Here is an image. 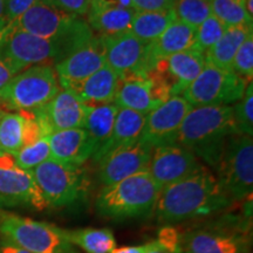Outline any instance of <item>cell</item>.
<instances>
[{
	"label": "cell",
	"mask_w": 253,
	"mask_h": 253,
	"mask_svg": "<svg viewBox=\"0 0 253 253\" xmlns=\"http://www.w3.org/2000/svg\"><path fill=\"white\" fill-rule=\"evenodd\" d=\"M233 202L208 168L161 190L154 214L164 225L212 216Z\"/></svg>",
	"instance_id": "1"
},
{
	"label": "cell",
	"mask_w": 253,
	"mask_h": 253,
	"mask_svg": "<svg viewBox=\"0 0 253 253\" xmlns=\"http://www.w3.org/2000/svg\"><path fill=\"white\" fill-rule=\"evenodd\" d=\"M235 134L232 106L195 107L183 120L176 143L216 168L227 137Z\"/></svg>",
	"instance_id": "2"
},
{
	"label": "cell",
	"mask_w": 253,
	"mask_h": 253,
	"mask_svg": "<svg viewBox=\"0 0 253 253\" xmlns=\"http://www.w3.org/2000/svg\"><path fill=\"white\" fill-rule=\"evenodd\" d=\"M9 26L55 41L62 48L65 58L95 38L84 18L63 13L40 0Z\"/></svg>",
	"instance_id": "3"
},
{
	"label": "cell",
	"mask_w": 253,
	"mask_h": 253,
	"mask_svg": "<svg viewBox=\"0 0 253 253\" xmlns=\"http://www.w3.org/2000/svg\"><path fill=\"white\" fill-rule=\"evenodd\" d=\"M182 253H251V221L227 214L179 231Z\"/></svg>",
	"instance_id": "4"
},
{
	"label": "cell",
	"mask_w": 253,
	"mask_h": 253,
	"mask_svg": "<svg viewBox=\"0 0 253 253\" xmlns=\"http://www.w3.org/2000/svg\"><path fill=\"white\" fill-rule=\"evenodd\" d=\"M161 190L149 172H138L103 186L95 202L96 212L114 220L149 216L154 213Z\"/></svg>",
	"instance_id": "5"
},
{
	"label": "cell",
	"mask_w": 253,
	"mask_h": 253,
	"mask_svg": "<svg viewBox=\"0 0 253 253\" xmlns=\"http://www.w3.org/2000/svg\"><path fill=\"white\" fill-rule=\"evenodd\" d=\"M61 90L54 66H33L18 73L0 89V109L33 112Z\"/></svg>",
	"instance_id": "6"
},
{
	"label": "cell",
	"mask_w": 253,
	"mask_h": 253,
	"mask_svg": "<svg viewBox=\"0 0 253 253\" xmlns=\"http://www.w3.org/2000/svg\"><path fill=\"white\" fill-rule=\"evenodd\" d=\"M0 233L31 253H78L65 229L4 210H0Z\"/></svg>",
	"instance_id": "7"
},
{
	"label": "cell",
	"mask_w": 253,
	"mask_h": 253,
	"mask_svg": "<svg viewBox=\"0 0 253 253\" xmlns=\"http://www.w3.org/2000/svg\"><path fill=\"white\" fill-rule=\"evenodd\" d=\"M216 169L218 183L233 203L251 197L253 190L251 136L238 134L229 136Z\"/></svg>",
	"instance_id": "8"
},
{
	"label": "cell",
	"mask_w": 253,
	"mask_h": 253,
	"mask_svg": "<svg viewBox=\"0 0 253 253\" xmlns=\"http://www.w3.org/2000/svg\"><path fill=\"white\" fill-rule=\"evenodd\" d=\"M0 56L14 75L33 66L56 65L65 59L58 42L12 26L6 27L0 37Z\"/></svg>",
	"instance_id": "9"
},
{
	"label": "cell",
	"mask_w": 253,
	"mask_h": 253,
	"mask_svg": "<svg viewBox=\"0 0 253 253\" xmlns=\"http://www.w3.org/2000/svg\"><path fill=\"white\" fill-rule=\"evenodd\" d=\"M47 207L65 208L74 204L84 191L82 167L47 160L31 170Z\"/></svg>",
	"instance_id": "10"
},
{
	"label": "cell",
	"mask_w": 253,
	"mask_h": 253,
	"mask_svg": "<svg viewBox=\"0 0 253 253\" xmlns=\"http://www.w3.org/2000/svg\"><path fill=\"white\" fill-rule=\"evenodd\" d=\"M249 82L233 72L205 62L197 79L182 95L192 108L204 106H232L242 99Z\"/></svg>",
	"instance_id": "11"
},
{
	"label": "cell",
	"mask_w": 253,
	"mask_h": 253,
	"mask_svg": "<svg viewBox=\"0 0 253 253\" xmlns=\"http://www.w3.org/2000/svg\"><path fill=\"white\" fill-rule=\"evenodd\" d=\"M100 38L103 45L106 63L120 78L149 74L153 72L149 43L138 40L129 32Z\"/></svg>",
	"instance_id": "12"
},
{
	"label": "cell",
	"mask_w": 253,
	"mask_h": 253,
	"mask_svg": "<svg viewBox=\"0 0 253 253\" xmlns=\"http://www.w3.org/2000/svg\"><path fill=\"white\" fill-rule=\"evenodd\" d=\"M170 96L167 84L155 72L121 78L114 103L147 115Z\"/></svg>",
	"instance_id": "13"
},
{
	"label": "cell",
	"mask_w": 253,
	"mask_h": 253,
	"mask_svg": "<svg viewBox=\"0 0 253 253\" xmlns=\"http://www.w3.org/2000/svg\"><path fill=\"white\" fill-rule=\"evenodd\" d=\"M192 109L183 96H171L145 115L140 140L151 147L176 144L186 114Z\"/></svg>",
	"instance_id": "14"
},
{
	"label": "cell",
	"mask_w": 253,
	"mask_h": 253,
	"mask_svg": "<svg viewBox=\"0 0 253 253\" xmlns=\"http://www.w3.org/2000/svg\"><path fill=\"white\" fill-rule=\"evenodd\" d=\"M204 168L191 151L179 144L153 148L148 172L161 189L185 179Z\"/></svg>",
	"instance_id": "15"
},
{
	"label": "cell",
	"mask_w": 253,
	"mask_h": 253,
	"mask_svg": "<svg viewBox=\"0 0 253 253\" xmlns=\"http://www.w3.org/2000/svg\"><path fill=\"white\" fill-rule=\"evenodd\" d=\"M151 153L153 147L138 140L106 155L97 162L101 183L107 186L138 172L148 171Z\"/></svg>",
	"instance_id": "16"
},
{
	"label": "cell",
	"mask_w": 253,
	"mask_h": 253,
	"mask_svg": "<svg viewBox=\"0 0 253 253\" xmlns=\"http://www.w3.org/2000/svg\"><path fill=\"white\" fill-rule=\"evenodd\" d=\"M46 207L31 171L15 166L0 167V210L12 208L42 210Z\"/></svg>",
	"instance_id": "17"
},
{
	"label": "cell",
	"mask_w": 253,
	"mask_h": 253,
	"mask_svg": "<svg viewBox=\"0 0 253 253\" xmlns=\"http://www.w3.org/2000/svg\"><path fill=\"white\" fill-rule=\"evenodd\" d=\"M205 66V55L194 47L168 56L156 63L154 71L167 84L170 96H182Z\"/></svg>",
	"instance_id": "18"
},
{
	"label": "cell",
	"mask_w": 253,
	"mask_h": 253,
	"mask_svg": "<svg viewBox=\"0 0 253 253\" xmlns=\"http://www.w3.org/2000/svg\"><path fill=\"white\" fill-rule=\"evenodd\" d=\"M104 65L106 56L102 41L100 37H95L86 45L54 65V71L60 87L62 89H71Z\"/></svg>",
	"instance_id": "19"
},
{
	"label": "cell",
	"mask_w": 253,
	"mask_h": 253,
	"mask_svg": "<svg viewBox=\"0 0 253 253\" xmlns=\"http://www.w3.org/2000/svg\"><path fill=\"white\" fill-rule=\"evenodd\" d=\"M50 131L84 128L87 106L71 89H62L41 108L33 110Z\"/></svg>",
	"instance_id": "20"
},
{
	"label": "cell",
	"mask_w": 253,
	"mask_h": 253,
	"mask_svg": "<svg viewBox=\"0 0 253 253\" xmlns=\"http://www.w3.org/2000/svg\"><path fill=\"white\" fill-rule=\"evenodd\" d=\"M50 158L58 162L82 167L93 156L94 149L84 128L53 131L48 136Z\"/></svg>",
	"instance_id": "21"
},
{
	"label": "cell",
	"mask_w": 253,
	"mask_h": 253,
	"mask_svg": "<svg viewBox=\"0 0 253 253\" xmlns=\"http://www.w3.org/2000/svg\"><path fill=\"white\" fill-rule=\"evenodd\" d=\"M120 81L121 78L106 63L86 80L71 88V90L86 106H101L114 103Z\"/></svg>",
	"instance_id": "22"
},
{
	"label": "cell",
	"mask_w": 253,
	"mask_h": 253,
	"mask_svg": "<svg viewBox=\"0 0 253 253\" xmlns=\"http://www.w3.org/2000/svg\"><path fill=\"white\" fill-rule=\"evenodd\" d=\"M145 121V115L126 108H119L115 118L112 134L108 141L93 155L94 162H99L101 158L119 148L126 147L140 140Z\"/></svg>",
	"instance_id": "23"
},
{
	"label": "cell",
	"mask_w": 253,
	"mask_h": 253,
	"mask_svg": "<svg viewBox=\"0 0 253 253\" xmlns=\"http://www.w3.org/2000/svg\"><path fill=\"white\" fill-rule=\"evenodd\" d=\"M195 37V27L176 19L158 39L149 43V55L153 68L161 60L194 47Z\"/></svg>",
	"instance_id": "24"
},
{
	"label": "cell",
	"mask_w": 253,
	"mask_h": 253,
	"mask_svg": "<svg viewBox=\"0 0 253 253\" xmlns=\"http://www.w3.org/2000/svg\"><path fill=\"white\" fill-rule=\"evenodd\" d=\"M253 33V26L226 27L225 32L210 49L205 53V62L214 67L231 72V66L236 53L246 38Z\"/></svg>",
	"instance_id": "25"
},
{
	"label": "cell",
	"mask_w": 253,
	"mask_h": 253,
	"mask_svg": "<svg viewBox=\"0 0 253 253\" xmlns=\"http://www.w3.org/2000/svg\"><path fill=\"white\" fill-rule=\"evenodd\" d=\"M118 112L119 107L115 103L93 107L87 106L84 129L87 131L90 143L93 145L94 154L108 141Z\"/></svg>",
	"instance_id": "26"
},
{
	"label": "cell",
	"mask_w": 253,
	"mask_h": 253,
	"mask_svg": "<svg viewBox=\"0 0 253 253\" xmlns=\"http://www.w3.org/2000/svg\"><path fill=\"white\" fill-rule=\"evenodd\" d=\"M135 13L132 7L89 9L86 21L91 31L100 34L99 37L116 36L129 32Z\"/></svg>",
	"instance_id": "27"
},
{
	"label": "cell",
	"mask_w": 253,
	"mask_h": 253,
	"mask_svg": "<svg viewBox=\"0 0 253 253\" xmlns=\"http://www.w3.org/2000/svg\"><path fill=\"white\" fill-rule=\"evenodd\" d=\"M176 20L173 9L158 12H137L131 20L129 33L145 43H151Z\"/></svg>",
	"instance_id": "28"
},
{
	"label": "cell",
	"mask_w": 253,
	"mask_h": 253,
	"mask_svg": "<svg viewBox=\"0 0 253 253\" xmlns=\"http://www.w3.org/2000/svg\"><path fill=\"white\" fill-rule=\"evenodd\" d=\"M66 235L72 245H77L86 253H110L116 248L114 233L109 229L66 230Z\"/></svg>",
	"instance_id": "29"
},
{
	"label": "cell",
	"mask_w": 253,
	"mask_h": 253,
	"mask_svg": "<svg viewBox=\"0 0 253 253\" xmlns=\"http://www.w3.org/2000/svg\"><path fill=\"white\" fill-rule=\"evenodd\" d=\"M25 120L20 113H0V150L14 156L24 147Z\"/></svg>",
	"instance_id": "30"
},
{
	"label": "cell",
	"mask_w": 253,
	"mask_h": 253,
	"mask_svg": "<svg viewBox=\"0 0 253 253\" xmlns=\"http://www.w3.org/2000/svg\"><path fill=\"white\" fill-rule=\"evenodd\" d=\"M211 11L225 27L253 26V19L245 11V0H210Z\"/></svg>",
	"instance_id": "31"
},
{
	"label": "cell",
	"mask_w": 253,
	"mask_h": 253,
	"mask_svg": "<svg viewBox=\"0 0 253 253\" xmlns=\"http://www.w3.org/2000/svg\"><path fill=\"white\" fill-rule=\"evenodd\" d=\"M172 9L176 19L195 28L212 15L210 0H177Z\"/></svg>",
	"instance_id": "32"
},
{
	"label": "cell",
	"mask_w": 253,
	"mask_h": 253,
	"mask_svg": "<svg viewBox=\"0 0 253 253\" xmlns=\"http://www.w3.org/2000/svg\"><path fill=\"white\" fill-rule=\"evenodd\" d=\"M13 157L15 167L31 171L50 158L48 137H42L34 143L25 145Z\"/></svg>",
	"instance_id": "33"
},
{
	"label": "cell",
	"mask_w": 253,
	"mask_h": 253,
	"mask_svg": "<svg viewBox=\"0 0 253 253\" xmlns=\"http://www.w3.org/2000/svg\"><path fill=\"white\" fill-rule=\"evenodd\" d=\"M233 122L238 135H253V82H249L245 93L232 106Z\"/></svg>",
	"instance_id": "34"
},
{
	"label": "cell",
	"mask_w": 253,
	"mask_h": 253,
	"mask_svg": "<svg viewBox=\"0 0 253 253\" xmlns=\"http://www.w3.org/2000/svg\"><path fill=\"white\" fill-rule=\"evenodd\" d=\"M225 30V25L218 20L214 15H210L204 23L196 28L194 48L205 55V53L220 39Z\"/></svg>",
	"instance_id": "35"
},
{
	"label": "cell",
	"mask_w": 253,
	"mask_h": 253,
	"mask_svg": "<svg viewBox=\"0 0 253 253\" xmlns=\"http://www.w3.org/2000/svg\"><path fill=\"white\" fill-rule=\"evenodd\" d=\"M231 72L235 73L245 81L251 82L253 78V33L246 38L231 66Z\"/></svg>",
	"instance_id": "36"
},
{
	"label": "cell",
	"mask_w": 253,
	"mask_h": 253,
	"mask_svg": "<svg viewBox=\"0 0 253 253\" xmlns=\"http://www.w3.org/2000/svg\"><path fill=\"white\" fill-rule=\"evenodd\" d=\"M59 11L77 17H84L89 12V0H40Z\"/></svg>",
	"instance_id": "37"
},
{
	"label": "cell",
	"mask_w": 253,
	"mask_h": 253,
	"mask_svg": "<svg viewBox=\"0 0 253 253\" xmlns=\"http://www.w3.org/2000/svg\"><path fill=\"white\" fill-rule=\"evenodd\" d=\"M38 0H6L4 5V21L9 26L18 20Z\"/></svg>",
	"instance_id": "38"
},
{
	"label": "cell",
	"mask_w": 253,
	"mask_h": 253,
	"mask_svg": "<svg viewBox=\"0 0 253 253\" xmlns=\"http://www.w3.org/2000/svg\"><path fill=\"white\" fill-rule=\"evenodd\" d=\"M177 0H131V7L137 12H158L172 9Z\"/></svg>",
	"instance_id": "39"
},
{
	"label": "cell",
	"mask_w": 253,
	"mask_h": 253,
	"mask_svg": "<svg viewBox=\"0 0 253 253\" xmlns=\"http://www.w3.org/2000/svg\"><path fill=\"white\" fill-rule=\"evenodd\" d=\"M89 9L130 8L131 0H89Z\"/></svg>",
	"instance_id": "40"
},
{
	"label": "cell",
	"mask_w": 253,
	"mask_h": 253,
	"mask_svg": "<svg viewBox=\"0 0 253 253\" xmlns=\"http://www.w3.org/2000/svg\"><path fill=\"white\" fill-rule=\"evenodd\" d=\"M151 248V242L143 245L137 246H122V248H115L110 253H147Z\"/></svg>",
	"instance_id": "41"
},
{
	"label": "cell",
	"mask_w": 253,
	"mask_h": 253,
	"mask_svg": "<svg viewBox=\"0 0 253 253\" xmlns=\"http://www.w3.org/2000/svg\"><path fill=\"white\" fill-rule=\"evenodd\" d=\"M13 77L14 74L12 73L11 69L8 68V66L6 65L4 60L1 59V56H0V89L4 86H6Z\"/></svg>",
	"instance_id": "42"
},
{
	"label": "cell",
	"mask_w": 253,
	"mask_h": 253,
	"mask_svg": "<svg viewBox=\"0 0 253 253\" xmlns=\"http://www.w3.org/2000/svg\"><path fill=\"white\" fill-rule=\"evenodd\" d=\"M0 253H31L27 250H25L20 246L13 244V243L8 242V240H1L0 243Z\"/></svg>",
	"instance_id": "43"
},
{
	"label": "cell",
	"mask_w": 253,
	"mask_h": 253,
	"mask_svg": "<svg viewBox=\"0 0 253 253\" xmlns=\"http://www.w3.org/2000/svg\"><path fill=\"white\" fill-rule=\"evenodd\" d=\"M147 253H182V252H177V251H171V250H168L166 248H163L162 245L158 244L156 240H154V242H151V248Z\"/></svg>",
	"instance_id": "44"
},
{
	"label": "cell",
	"mask_w": 253,
	"mask_h": 253,
	"mask_svg": "<svg viewBox=\"0 0 253 253\" xmlns=\"http://www.w3.org/2000/svg\"><path fill=\"white\" fill-rule=\"evenodd\" d=\"M4 5L5 2L2 1V0H0V37H1L2 32H4L5 28L7 27L4 21Z\"/></svg>",
	"instance_id": "45"
},
{
	"label": "cell",
	"mask_w": 253,
	"mask_h": 253,
	"mask_svg": "<svg viewBox=\"0 0 253 253\" xmlns=\"http://www.w3.org/2000/svg\"><path fill=\"white\" fill-rule=\"evenodd\" d=\"M245 11L253 19V0H245Z\"/></svg>",
	"instance_id": "46"
},
{
	"label": "cell",
	"mask_w": 253,
	"mask_h": 253,
	"mask_svg": "<svg viewBox=\"0 0 253 253\" xmlns=\"http://www.w3.org/2000/svg\"><path fill=\"white\" fill-rule=\"evenodd\" d=\"M2 1H4V2H5V1H6V0H2Z\"/></svg>",
	"instance_id": "47"
},
{
	"label": "cell",
	"mask_w": 253,
	"mask_h": 253,
	"mask_svg": "<svg viewBox=\"0 0 253 253\" xmlns=\"http://www.w3.org/2000/svg\"><path fill=\"white\" fill-rule=\"evenodd\" d=\"M0 153H2V151H1V150H0Z\"/></svg>",
	"instance_id": "48"
},
{
	"label": "cell",
	"mask_w": 253,
	"mask_h": 253,
	"mask_svg": "<svg viewBox=\"0 0 253 253\" xmlns=\"http://www.w3.org/2000/svg\"><path fill=\"white\" fill-rule=\"evenodd\" d=\"M0 113H1V110H0Z\"/></svg>",
	"instance_id": "49"
}]
</instances>
